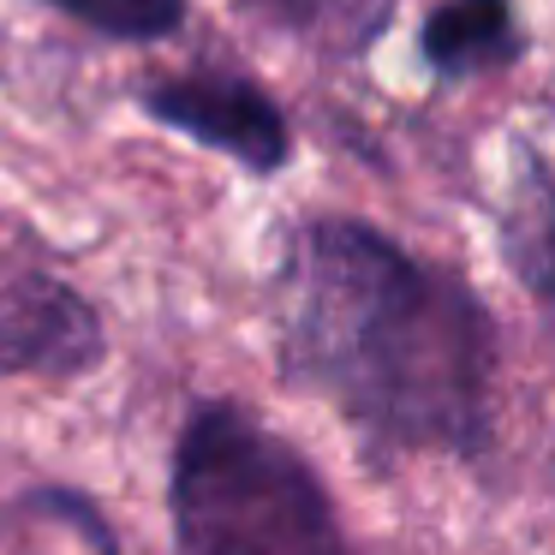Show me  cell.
<instances>
[{
  "label": "cell",
  "instance_id": "1",
  "mask_svg": "<svg viewBox=\"0 0 555 555\" xmlns=\"http://www.w3.org/2000/svg\"><path fill=\"white\" fill-rule=\"evenodd\" d=\"M281 352L383 448L478 454L490 442L495 328L472 287L364 221H311L281 263Z\"/></svg>",
  "mask_w": 555,
  "mask_h": 555
},
{
  "label": "cell",
  "instance_id": "2",
  "mask_svg": "<svg viewBox=\"0 0 555 555\" xmlns=\"http://www.w3.org/2000/svg\"><path fill=\"white\" fill-rule=\"evenodd\" d=\"M173 555H347L311 460L233 400H204L173 442Z\"/></svg>",
  "mask_w": 555,
  "mask_h": 555
},
{
  "label": "cell",
  "instance_id": "3",
  "mask_svg": "<svg viewBox=\"0 0 555 555\" xmlns=\"http://www.w3.org/2000/svg\"><path fill=\"white\" fill-rule=\"evenodd\" d=\"M96 305L37 263L0 269V376H85L102 364Z\"/></svg>",
  "mask_w": 555,
  "mask_h": 555
},
{
  "label": "cell",
  "instance_id": "4",
  "mask_svg": "<svg viewBox=\"0 0 555 555\" xmlns=\"http://www.w3.org/2000/svg\"><path fill=\"white\" fill-rule=\"evenodd\" d=\"M150 120L173 126V132L197 138L204 150H221L251 173H275L293 156L287 114L269 102V90H257L240 73H185V78H156L138 90Z\"/></svg>",
  "mask_w": 555,
  "mask_h": 555
},
{
  "label": "cell",
  "instance_id": "5",
  "mask_svg": "<svg viewBox=\"0 0 555 555\" xmlns=\"http://www.w3.org/2000/svg\"><path fill=\"white\" fill-rule=\"evenodd\" d=\"M519 49H526V37H519L507 0H442L424 25V61L442 78L507 66L519 61Z\"/></svg>",
  "mask_w": 555,
  "mask_h": 555
},
{
  "label": "cell",
  "instance_id": "6",
  "mask_svg": "<svg viewBox=\"0 0 555 555\" xmlns=\"http://www.w3.org/2000/svg\"><path fill=\"white\" fill-rule=\"evenodd\" d=\"M502 251L555 335V173L543 162L519 168V185L502 216Z\"/></svg>",
  "mask_w": 555,
  "mask_h": 555
},
{
  "label": "cell",
  "instance_id": "7",
  "mask_svg": "<svg viewBox=\"0 0 555 555\" xmlns=\"http://www.w3.org/2000/svg\"><path fill=\"white\" fill-rule=\"evenodd\" d=\"M18 555H120L102 514L73 490H37L18 502Z\"/></svg>",
  "mask_w": 555,
  "mask_h": 555
},
{
  "label": "cell",
  "instance_id": "8",
  "mask_svg": "<svg viewBox=\"0 0 555 555\" xmlns=\"http://www.w3.org/2000/svg\"><path fill=\"white\" fill-rule=\"evenodd\" d=\"M251 13H263L269 25L293 30L305 42H323V49H359L376 30V7L371 0H245Z\"/></svg>",
  "mask_w": 555,
  "mask_h": 555
},
{
  "label": "cell",
  "instance_id": "9",
  "mask_svg": "<svg viewBox=\"0 0 555 555\" xmlns=\"http://www.w3.org/2000/svg\"><path fill=\"white\" fill-rule=\"evenodd\" d=\"M108 42H162L185 25V0H37Z\"/></svg>",
  "mask_w": 555,
  "mask_h": 555
}]
</instances>
